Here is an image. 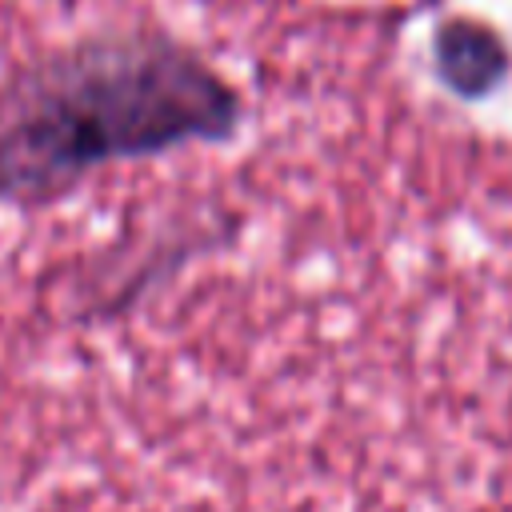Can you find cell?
<instances>
[{"label": "cell", "instance_id": "obj_2", "mask_svg": "<svg viewBox=\"0 0 512 512\" xmlns=\"http://www.w3.org/2000/svg\"><path fill=\"white\" fill-rule=\"evenodd\" d=\"M432 68L448 92L480 100L508 76L512 56L496 28L472 16H452L432 36Z\"/></svg>", "mask_w": 512, "mask_h": 512}, {"label": "cell", "instance_id": "obj_1", "mask_svg": "<svg viewBox=\"0 0 512 512\" xmlns=\"http://www.w3.org/2000/svg\"><path fill=\"white\" fill-rule=\"evenodd\" d=\"M244 104L196 48L152 32H100L0 80V204H44L116 160L220 144Z\"/></svg>", "mask_w": 512, "mask_h": 512}]
</instances>
